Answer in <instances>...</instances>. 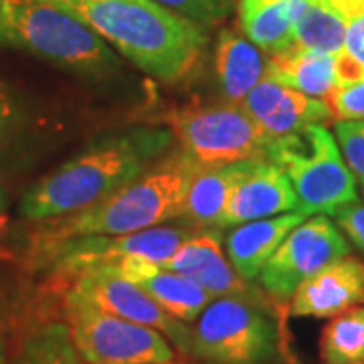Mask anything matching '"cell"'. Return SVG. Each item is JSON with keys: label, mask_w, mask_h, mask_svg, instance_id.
<instances>
[{"label": "cell", "mask_w": 364, "mask_h": 364, "mask_svg": "<svg viewBox=\"0 0 364 364\" xmlns=\"http://www.w3.org/2000/svg\"><path fill=\"white\" fill-rule=\"evenodd\" d=\"M174 142L170 128L134 126L107 132L73 158L35 182L21 200L28 221H49L79 213L136 181Z\"/></svg>", "instance_id": "6da1fadb"}, {"label": "cell", "mask_w": 364, "mask_h": 364, "mask_svg": "<svg viewBox=\"0 0 364 364\" xmlns=\"http://www.w3.org/2000/svg\"><path fill=\"white\" fill-rule=\"evenodd\" d=\"M65 9L162 83L184 79L207 45L203 26L154 0H45Z\"/></svg>", "instance_id": "7a4b0ae2"}, {"label": "cell", "mask_w": 364, "mask_h": 364, "mask_svg": "<svg viewBox=\"0 0 364 364\" xmlns=\"http://www.w3.org/2000/svg\"><path fill=\"white\" fill-rule=\"evenodd\" d=\"M198 168L195 160L176 146L102 203L67 217L41 221L45 225L35 233L33 243L85 235H132L181 219L184 196Z\"/></svg>", "instance_id": "3957f363"}, {"label": "cell", "mask_w": 364, "mask_h": 364, "mask_svg": "<svg viewBox=\"0 0 364 364\" xmlns=\"http://www.w3.org/2000/svg\"><path fill=\"white\" fill-rule=\"evenodd\" d=\"M0 47L90 79H105L117 69L116 55L90 26L45 0H0Z\"/></svg>", "instance_id": "277c9868"}, {"label": "cell", "mask_w": 364, "mask_h": 364, "mask_svg": "<svg viewBox=\"0 0 364 364\" xmlns=\"http://www.w3.org/2000/svg\"><path fill=\"white\" fill-rule=\"evenodd\" d=\"M265 158L282 170L306 215H332L358 200V188L338 142L324 124L306 126L267 144Z\"/></svg>", "instance_id": "5b68a950"}, {"label": "cell", "mask_w": 364, "mask_h": 364, "mask_svg": "<svg viewBox=\"0 0 364 364\" xmlns=\"http://www.w3.org/2000/svg\"><path fill=\"white\" fill-rule=\"evenodd\" d=\"M279 328L263 298H215L191 326V356L203 364H273Z\"/></svg>", "instance_id": "8992f818"}, {"label": "cell", "mask_w": 364, "mask_h": 364, "mask_svg": "<svg viewBox=\"0 0 364 364\" xmlns=\"http://www.w3.org/2000/svg\"><path fill=\"white\" fill-rule=\"evenodd\" d=\"M195 233L193 227L158 225L132 235H85L53 243H33V267L65 282L87 269L114 265L128 257H140L162 267Z\"/></svg>", "instance_id": "52a82bcc"}, {"label": "cell", "mask_w": 364, "mask_h": 364, "mask_svg": "<svg viewBox=\"0 0 364 364\" xmlns=\"http://www.w3.org/2000/svg\"><path fill=\"white\" fill-rule=\"evenodd\" d=\"M61 308L73 344L87 364H160L176 358L174 346L158 330L104 312L69 289L63 291Z\"/></svg>", "instance_id": "ba28073f"}, {"label": "cell", "mask_w": 364, "mask_h": 364, "mask_svg": "<svg viewBox=\"0 0 364 364\" xmlns=\"http://www.w3.org/2000/svg\"><path fill=\"white\" fill-rule=\"evenodd\" d=\"M168 128L198 166H223L265 156L269 140L241 105H191L168 116Z\"/></svg>", "instance_id": "9c48e42d"}, {"label": "cell", "mask_w": 364, "mask_h": 364, "mask_svg": "<svg viewBox=\"0 0 364 364\" xmlns=\"http://www.w3.org/2000/svg\"><path fill=\"white\" fill-rule=\"evenodd\" d=\"M350 255V243L328 215H310L291 229L259 273V286L277 304H289L294 291L326 265Z\"/></svg>", "instance_id": "30bf717a"}, {"label": "cell", "mask_w": 364, "mask_h": 364, "mask_svg": "<svg viewBox=\"0 0 364 364\" xmlns=\"http://www.w3.org/2000/svg\"><path fill=\"white\" fill-rule=\"evenodd\" d=\"M67 289L112 316L158 330L174 348L191 356V324L172 318L142 287L128 279L105 269H87L73 277Z\"/></svg>", "instance_id": "8fae6325"}, {"label": "cell", "mask_w": 364, "mask_h": 364, "mask_svg": "<svg viewBox=\"0 0 364 364\" xmlns=\"http://www.w3.org/2000/svg\"><path fill=\"white\" fill-rule=\"evenodd\" d=\"M241 107L253 117V122L269 142L289 136L306 126L332 119L324 100H316L282 85L267 73L249 91Z\"/></svg>", "instance_id": "7c38bea8"}, {"label": "cell", "mask_w": 364, "mask_h": 364, "mask_svg": "<svg viewBox=\"0 0 364 364\" xmlns=\"http://www.w3.org/2000/svg\"><path fill=\"white\" fill-rule=\"evenodd\" d=\"M364 306V261L352 255L326 265L294 291L289 314L294 318L330 320Z\"/></svg>", "instance_id": "4fadbf2b"}, {"label": "cell", "mask_w": 364, "mask_h": 364, "mask_svg": "<svg viewBox=\"0 0 364 364\" xmlns=\"http://www.w3.org/2000/svg\"><path fill=\"white\" fill-rule=\"evenodd\" d=\"M162 267L193 279L213 299L261 298L259 291L235 272L221 247V237L213 231L191 235Z\"/></svg>", "instance_id": "5bb4252c"}, {"label": "cell", "mask_w": 364, "mask_h": 364, "mask_svg": "<svg viewBox=\"0 0 364 364\" xmlns=\"http://www.w3.org/2000/svg\"><path fill=\"white\" fill-rule=\"evenodd\" d=\"M291 210H298V196L287 176L265 156L257 158L253 168L227 196L219 229L269 219Z\"/></svg>", "instance_id": "9a60e30c"}, {"label": "cell", "mask_w": 364, "mask_h": 364, "mask_svg": "<svg viewBox=\"0 0 364 364\" xmlns=\"http://www.w3.org/2000/svg\"><path fill=\"white\" fill-rule=\"evenodd\" d=\"M95 269L116 273L119 277L142 287L164 312L184 324H193L200 312L213 301L207 291L196 286L193 279L140 257H128L114 265H104Z\"/></svg>", "instance_id": "2e32d148"}, {"label": "cell", "mask_w": 364, "mask_h": 364, "mask_svg": "<svg viewBox=\"0 0 364 364\" xmlns=\"http://www.w3.org/2000/svg\"><path fill=\"white\" fill-rule=\"evenodd\" d=\"M310 215L301 210H291L277 217L257 219L233 227V231L227 237V257L235 272L249 284L255 282L273 251L282 245L291 229H296Z\"/></svg>", "instance_id": "e0dca14e"}, {"label": "cell", "mask_w": 364, "mask_h": 364, "mask_svg": "<svg viewBox=\"0 0 364 364\" xmlns=\"http://www.w3.org/2000/svg\"><path fill=\"white\" fill-rule=\"evenodd\" d=\"M255 160L257 158L223 166H200L186 191L181 219L188 221L193 229L200 231L219 229L227 196L233 191L235 184L253 168Z\"/></svg>", "instance_id": "ac0fdd59"}, {"label": "cell", "mask_w": 364, "mask_h": 364, "mask_svg": "<svg viewBox=\"0 0 364 364\" xmlns=\"http://www.w3.org/2000/svg\"><path fill=\"white\" fill-rule=\"evenodd\" d=\"M217 79L227 104L241 105L247 93L259 83L267 61L259 47L235 28H223L215 53Z\"/></svg>", "instance_id": "d6986e66"}, {"label": "cell", "mask_w": 364, "mask_h": 364, "mask_svg": "<svg viewBox=\"0 0 364 364\" xmlns=\"http://www.w3.org/2000/svg\"><path fill=\"white\" fill-rule=\"evenodd\" d=\"M308 0H239V23L255 47L275 55L294 47V25Z\"/></svg>", "instance_id": "ffe728a7"}, {"label": "cell", "mask_w": 364, "mask_h": 364, "mask_svg": "<svg viewBox=\"0 0 364 364\" xmlns=\"http://www.w3.org/2000/svg\"><path fill=\"white\" fill-rule=\"evenodd\" d=\"M265 73L282 85L316 100H326L338 85L336 55L299 47H289L286 51L272 55L267 59Z\"/></svg>", "instance_id": "44dd1931"}, {"label": "cell", "mask_w": 364, "mask_h": 364, "mask_svg": "<svg viewBox=\"0 0 364 364\" xmlns=\"http://www.w3.org/2000/svg\"><path fill=\"white\" fill-rule=\"evenodd\" d=\"M6 364H87L73 344L69 326L61 320L33 322L9 352Z\"/></svg>", "instance_id": "7402d4cb"}, {"label": "cell", "mask_w": 364, "mask_h": 364, "mask_svg": "<svg viewBox=\"0 0 364 364\" xmlns=\"http://www.w3.org/2000/svg\"><path fill=\"white\" fill-rule=\"evenodd\" d=\"M318 352L320 364H364V306L330 318L320 334Z\"/></svg>", "instance_id": "603a6c76"}, {"label": "cell", "mask_w": 364, "mask_h": 364, "mask_svg": "<svg viewBox=\"0 0 364 364\" xmlns=\"http://www.w3.org/2000/svg\"><path fill=\"white\" fill-rule=\"evenodd\" d=\"M346 21L334 9L308 0L294 25V47L338 55L344 43Z\"/></svg>", "instance_id": "cb8c5ba5"}, {"label": "cell", "mask_w": 364, "mask_h": 364, "mask_svg": "<svg viewBox=\"0 0 364 364\" xmlns=\"http://www.w3.org/2000/svg\"><path fill=\"white\" fill-rule=\"evenodd\" d=\"M338 85L364 79V9L346 18L342 49L336 55Z\"/></svg>", "instance_id": "d4e9b609"}, {"label": "cell", "mask_w": 364, "mask_h": 364, "mask_svg": "<svg viewBox=\"0 0 364 364\" xmlns=\"http://www.w3.org/2000/svg\"><path fill=\"white\" fill-rule=\"evenodd\" d=\"M334 136L342 158L354 176L356 188L364 198V117L350 122H336Z\"/></svg>", "instance_id": "484cf974"}, {"label": "cell", "mask_w": 364, "mask_h": 364, "mask_svg": "<svg viewBox=\"0 0 364 364\" xmlns=\"http://www.w3.org/2000/svg\"><path fill=\"white\" fill-rule=\"evenodd\" d=\"M154 2L193 21L196 25H217L231 14L235 6V0H154Z\"/></svg>", "instance_id": "4316f807"}, {"label": "cell", "mask_w": 364, "mask_h": 364, "mask_svg": "<svg viewBox=\"0 0 364 364\" xmlns=\"http://www.w3.org/2000/svg\"><path fill=\"white\" fill-rule=\"evenodd\" d=\"M330 116L336 122H350L364 117V79L354 83L336 85L324 100Z\"/></svg>", "instance_id": "83f0119b"}, {"label": "cell", "mask_w": 364, "mask_h": 364, "mask_svg": "<svg viewBox=\"0 0 364 364\" xmlns=\"http://www.w3.org/2000/svg\"><path fill=\"white\" fill-rule=\"evenodd\" d=\"M332 219H336L338 229L352 241V245L364 251V203L354 200L344 207L336 208L332 215Z\"/></svg>", "instance_id": "f1b7e54d"}, {"label": "cell", "mask_w": 364, "mask_h": 364, "mask_svg": "<svg viewBox=\"0 0 364 364\" xmlns=\"http://www.w3.org/2000/svg\"><path fill=\"white\" fill-rule=\"evenodd\" d=\"M21 318L18 299L13 294V289L4 284H0V342L13 332Z\"/></svg>", "instance_id": "f546056e"}, {"label": "cell", "mask_w": 364, "mask_h": 364, "mask_svg": "<svg viewBox=\"0 0 364 364\" xmlns=\"http://www.w3.org/2000/svg\"><path fill=\"white\" fill-rule=\"evenodd\" d=\"M16 124H18L16 104H14L11 91L0 83V148L13 136Z\"/></svg>", "instance_id": "4dcf8cb0"}, {"label": "cell", "mask_w": 364, "mask_h": 364, "mask_svg": "<svg viewBox=\"0 0 364 364\" xmlns=\"http://www.w3.org/2000/svg\"><path fill=\"white\" fill-rule=\"evenodd\" d=\"M6 356H9L6 342H0V364H6Z\"/></svg>", "instance_id": "1f68e13d"}, {"label": "cell", "mask_w": 364, "mask_h": 364, "mask_svg": "<svg viewBox=\"0 0 364 364\" xmlns=\"http://www.w3.org/2000/svg\"><path fill=\"white\" fill-rule=\"evenodd\" d=\"M160 364H191V363H186V360H182V358H172V360H168V363H160Z\"/></svg>", "instance_id": "d6a6232c"}, {"label": "cell", "mask_w": 364, "mask_h": 364, "mask_svg": "<svg viewBox=\"0 0 364 364\" xmlns=\"http://www.w3.org/2000/svg\"><path fill=\"white\" fill-rule=\"evenodd\" d=\"M314 2H322V0H314Z\"/></svg>", "instance_id": "836d02e7"}, {"label": "cell", "mask_w": 364, "mask_h": 364, "mask_svg": "<svg viewBox=\"0 0 364 364\" xmlns=\"http://www.w3.org/2000/svg\"><path fill=\"white\" fill-rule=\"evenodd\" d=\"M0 223H2V221H0Z\"/></svg>", "instance_id": "e575fe53"}, {"label": "cell", "mask_w": 364, "mask_h": 364, "mask_svg": "<svg viewBox=\"0 0 364 364\" xmlns=\"http://www.w3.org/2000/svg\"><path fill=\"white\" fill-rule=\"evenodd\" d=\"M294 364H296V363H294Z\"/></svg>", "instance_id": "d590c367"}]
</instances>
